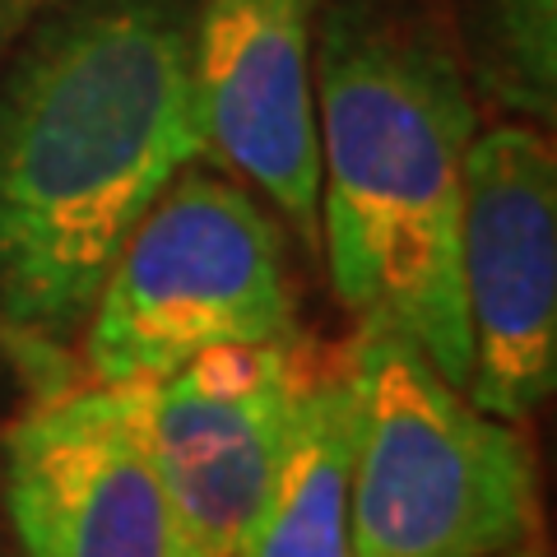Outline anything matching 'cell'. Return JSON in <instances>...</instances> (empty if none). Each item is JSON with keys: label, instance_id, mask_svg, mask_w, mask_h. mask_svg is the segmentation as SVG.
<instances>
[{"label": "cell", "instance_id": "obj_1", "mask_svg": "<svg viewBox=\"0 0 557 557\" xmlns=\"http://www.w3.org/2000/svg\"><path fill=\"white\" fill-rule=\"evenodd\" d=\"M0 79V344L51 391L121 242L209 159L190 0H70Z\"/></svg>", "mask_w": 557, "mask_h": 557}, {"label": "cell", "instance_id": "obj_2", "mask_svg": "<svg viewBox=\"0 0 557 557\" xmlns=\"http://www.w3.org/2000/svg\"><path fill=\"white\" fill-rule=\"evenodd\" d=\"M321 247L339 307L409 339L469 386L460 284L465 153L474 98L437 28L381 0H335L311 57Z\"/></svg>", "mask_w": 557, "mask_h": 557}, {"label": "cell", "instance_id": "obj_3", "mask_svg": "<svg viewBox=\"0 0 557 557\" xmlns=\"http://www.w3.org/2000/svg\"><path fill=\"white\" fill-rule=\"evenodd\" d=\"M354 386V557H497L530 544L534 460L516 423L487 418L409 339L358 325Z\"/></svg>", "mask_w": 557, "mask_h": 557}, {"label": "cell", "instance_id": "obj_4", "mask_svg": "<svg viewBox=\"0 0 557 557\" xmlns=\"http://www.w3.org/2000/svg\"><path fill=\"white\" fill-rule=\"evenodd\" d=\"M298 335V293L270 209L196 159L121 242L79 354L89 381L153 386L209 348Z\"/></svg>", "mask_w": 557, "mask_h": 557}, {"label": "cell", "instance_id": "obj_5", "mask_svg": "<svg viewBox=\"0 0 557 557\" xmlns=\"http://www.w3.org/2000/svg\"><path fill=\"white\" fill-rule=\"evenodd\" d=\"M460 284L474 354L469 405L525 423L557 386V159L530 121L469 139Z\"/></svg>", "mask_w": 557, "mask_h": 557}, {"label": "cell", "instance_id": "obj_6", "mask_svg": "<svg viewBox=\"0 0 557 557\" xmlns=\"http://www.w3.org/2000/svg\"><path fill=\"white\" fill-rule=\"evenodd\" d=\"M321 362L298 335L209 348L149 386V450L172 516V557H237Z\"/></svg>", "mask_w": 557, "mask_h": 557}, {"label": "cell", "instance_id": "obj_7", "mask_svg": "<svg viewBox=\"0 0 557 557\" xmlns=\"http://www.w3.org/2000/svg\"><path fill=\"white\" fill-rule=\"evenodd\" d=\"M0 493L24 557H172L149 386L42 391L0 437Z\"/></svg>", "mask_w": 557, "mask_h": 557}, {"label": "cell", "instance_id": "obj_8", "mask_svg": "<svg viewBox=\"0 0 557 557\" xmlns=\"http://www.w3.org/2000/svg\"><path fill=\"white\" fill-rule=\"evenodd\" d=\"M321 0H196L190 47L209 159L247 177L307 247L321 242L317 57Z\"/></svg>", "mask_w": 557, "mask_h": 557}, {"label": "cell", "instance_id": "obj_9", "mask_svg": "<svg viewBox=\"0 0 557 557\" xmlns=\"http://www.w3.org/2000/svg\"><path fill=\"white\" fill-rule=\"evenodd\" d=\"M354 474V386L348 362H321L302 395L288 450L237 557H354L348 548Z\"/></svg>", "mask_w": 557, "mask_h": 557}, {"label": "cell", "instance_id": "obj_10", "mask_svg": "<svg viewBox=\"0 0 557 557\" xmlns=\"http://www.w3.org/2000/svg\"><path fill=\"white\" fill-rule=\"evenodd\" d=\"M479 89L507 112L553 121L557 0H465Z\"/></svg>", "mask_w": 557, "mask_h": 557}, {"label": "cell", "instance_id": "obj_11", "mask_svg": "<svg viewBox=\"0 0 557 557\" xmlns=\"http://www.w3.org/2000/svg\"><path fill=\"white\" fill-rule=\"evenodd\" d=\"M47 0H0V61L14 51V42L33 28V20L42 14Z\"/></svg>", "mask_w": 557, "mask_h": 557}, {"label": "cell", "instance_id": "obj_12", "mask_svg": "<svg viewBox=\"0 0 557 557\" xmlns=\"http://www.w3.org/2000/svg\"><path fill=\"white\" fill-rule=\"evenodd\" d=\"M497 557H539L530 544H520V548H511V553H497Z\"/></svg>", "mask_w": 557, "mask_h": 557}]
</instances>
